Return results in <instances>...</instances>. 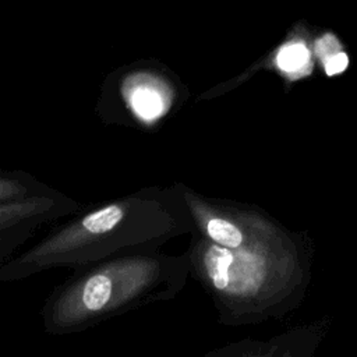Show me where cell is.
<instances>
[{
  "instance_id": "cell-2",
  "label": "cell",
  "mask_w": 357,
  "mask_h": 357,
  "mask_svg": "<svg viewBox=\"0 0 357 357\" xmlns=\"http://www.w3.org/2000/svg\"><path fill=\"white\" fill-rule=\"evenodd\" d=\"M278 67L291 75H304L311 70V52L303 40L283 45L276 56Z\"/></svg>"
},
{
  "instance_id": "cell-7",
  "label": "cell",
  "mask_w": 357,
  "mask_h": 357,
  "mask_svg": "<svg viewBox=\"0 0 357 357\" xmlns=\"http://www.w3.org/2000/svg\"><path fill=\"white\" fill-rule=\"evenodd\" d=\"M132 106L139 116L145 119H153L162 110V100L155 91L139 88L132 95Z\"/></svg>"
},
{
  "instance_id": "cell-3",
  "label": "cell",
  "mask_w": 357,
  "mask_h": 357,
  "mask_svg": "<svg viewBox=\"0 0 357 357\" xmlns=\"http://www.w3.org/2000/svg\"><path fill=\"white\" fill-rule=\"evenodd\" d=\"M233 262V254L222 244L212 245L205 254V265L209 278L216 289H225L229 284V266Z\"/></svg>"
},
{
  "instance_id": "cell-6",
  "label": "cell",
  "mask_w": 357,
  "mask_h": 357,
  "mask_svg": "<svg viewBox=\"0 0 357 357\" xmlns=\"http://www.w3.org/2000/svg\"><path fill=\"white\" fill-rule=\"evenodd\" d=\"M208 233L215 241L229 248H236L243 241L241 231L233 223L223 219H211Z\"/></svg>"
},
{
  "instance_id": "cell-4",
  "label": "cell",
  "mask_w": 357,
  "mask_h": 357,
  "mask_svg": "<svg viewBox=\"0 0 357 357\" xmlns=\"http://www.w3.org/2000/svg\"><path fill=\"white\" fill-rule=\"evenodd\" d=\"M110 293H112L110 280L103 275H96L86 282L82 293V300L86 308L96 311L105 307V304L110 298Z\"/></svg>"
},
{
  "instance_id": "cell-5",
  "label": "cell",
  "mask_w": 357,
  "mask_h": 357,
  "mask_svg": "<svg viewBox=\"0 0 357 357\" xmlns=\"http://www.w3.org/2000/svg\"><path fill=\"white\" fill-rule=\"evenodd\" d=\"M123 218V211L117 205H110L103 209H99L91 215H88L82 225L91 233H105L113 229Z\"/></svg>"
},
{
  "instance_id": "cell-1",
  "label": "cell",
  "mask_w": 357,
  "mask_h": 357,
  "mask_svg": "<svg viewBox=\"0 0 357 357\" xmlns=\"http://www.w3.org/2000/svg\"><path fill=\"white\" fill-rule=\"evenodd\" d=\"M314 52L319 59L324 71L328 77H333L343 73L349 66V57L342 43L332 33H325L319 39H317Z\"/></svg>"
}]
</instances>
